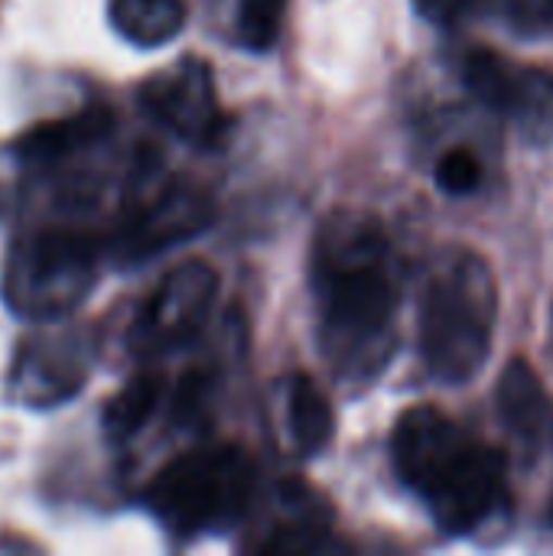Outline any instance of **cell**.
<instances>
[{"label": "cell", "mask_w": 553, "mask_h": 556, "mask_svg": "<svg viewBox=\"0 0 553 556\" xmlns=\"http://www.w3.org/2000/svg\"><path fill=\"white\" fill-rule=\"evenodd\" d=\"M319 345L345 381L378 378L398 352V280L385 228L372 215L336 212L313 241Z\"/></svg>", "instance_id": "cell-1"}, {"label": "cell", "mask_w": 553, "mask_h": 556, "mask_svg": "<svg viewBox=\"0 0 553 556\" xmlns=\"http://www.w3.org/2000/svg\"><path fill=\"white\" fill-rule=\"evenodd\" d=\"M401 482L443 534H469L505 508V459L437 407H411L391 433Z\"/></svg>", "instance_id": "cell-2"}, {"label": "cell", "mask_w": 553, "mask_h": 556, "mask_svg": "<svg viewBox=\"0 0 553 556\" xmlns=\"http://www.w3.org/2000/svg\"><path fill=\"white\" fill-rule=\"evenodd\" d=\"M499 319V283L486 257L447 251L424 287L420 355L440 384H466L489 362Z\"/></svg>", "instance_id": "cell-3"}, {"label": "cell", "mask_w": 553, "mask_h": 556, "mask_svg": "<svg viewBox=\"0 0 553 556\" xmlns=\"http://www.w3.org/2000/svg\"><path fill=\"white\" fill-rule=\"evenodd\" d=\"M254 485V459L235 443H215L166 463L147 489V505L169 534L196 538L235 525L248 511Z\"/></svg>", "instance_id": "cell-4"}, {"label": "cell", "mask_w": 553, "mask_h": 556, "mask_svg": "<svg viewBox=\"0 0 553 556\" xmlns=\"http://www.w3.org/2000/svg\"><path fill=\"white\" fill-rule=\"evenodd\" d=\"M98 280V244L75 228H39L16 238L3 261V303L36 323L68 316Z\"/></svg>", "instance_id": "cell-5"}, {"label": "cell", "mask_w": 553, "mask_h": 556, "mask_svg": "<svg viewBox=\"0 0 553 556\" xmlns=\"http://www.w3.org/2000/svg\"><path fill=\"white\" fill-rule=\"evenodd\" d=\"M212 218L215 205L205 189L183 179L147 186L130 199L114 238V251L124 264H137L179 241L202 235Z\"/></svg>", "instance_id": "cell-6"}, {"label": "cell", "mask_w": 553, "mask_h": 556, "mask_svg": "<svg viewBox=\"0 0 553 556\" xmlns=\"http://www.w3.org/2000/svg\"><path fill=\"white\" fill-rule=\"evenodd\" d=\"M218 296V274L205 261H186L173 267L153 296L137 313L127 345L134 355H160L179 349L205 326L212 303Z\"/></svg>", "instance_id": "cell-7"}, {"label": "cell", "mask_w": 553, "mask_h": 556, "mask_svg": "<svg viewBox=\"0 0 553 556\" xmlns=\"http://www.w3.org/2000/svg\"><path fill=\"white\" fill-rule=\"evenodd\" d=\"M140 104L156 124L196 147L222 143L231 124L225 108L218 104L215 75L199 55H186L147 78L140 88Z\"/></svg>", "instance_id": "cell-8"}, {"label": "cell", "mask_w": 553, "mask_h": 556, "mask_svg": "<svg viewBox=\"0 0 553 556\" xmlns=\"http://www.w3.org/2000/svg\"><path fill=\"white\" fill-rule=\"evenodd\" d=\"M463 85L489 111L515 121L531 137L553 127V72L541 65H521L495 49H469L460 65Z\"/></svg>", "instance_id": "cell-9"}, {"label": "cell", "mask_w": 553, "mask_h": 556, "mask_svg": "<svg viewBox=\"0 0 553 556\" xmlns=\"http://www.w3.org/2000/svg\"><path fill=\"white\" fill-rule=\"evenodd\" d=\"M85 381V358L72 339H39L20 349L13 365V394L26 404H59Z\"/></svg>", "instance_id": "cell-10"}, {"label": "cell", "mask_w": 553, "mask_h": 556, "mask_svg": "<svg viewBox=\"0 0 553 556\" xmlns=\"http://www.w3.org/2000/svg\"><path fill=\"white\" fill-rule=\"evenodd\" d=\"M495 410L502 417V427L521 450L538 453L548 443L553 417L551 397L531 362L512 358L505 365L495 388Z\"/></svg>", "instance_id": "cell-11"}, {"label": "cell", "mask_w": 553, "mask_h": 556, "mask_svg": "<svg viewBox=\"0 0 553 556\" xmlns=\"http://www.w3.org/2000/svg\"><path fill=\"white\" fill-rule=\"evenodd\" d=\"M114 130V111L108 104H88L68 117L46 121L16 137L13 153L26 163H59L81 150H91Z\"/></svg>", "instance_id": "cell-12"}, {"label": "cell", "mask_w": 553, "mask_h": 556, "mask_svg": "<svg viewBox=\"0 0 553 556\" xmlns=\"http://www.w3.org/2000/svg\"><path fill=\"white\" fill-rule=\"evenodd\" d=\"M287 433L300 456H319L332 433H336V414L329 397L319 391V384L310 375H293L287 388Z\"/></svg>", "instance_id": "cell-13"}, {"label": "cell", "mask_w": 553, "mask_h": 556, "mask_svg": "<svg viewBox=\"0 0 553 556\" xmlns=\"http://www.w3.org/2000/svg\"><path fill=\"white\" fill-rule=\"evenodd\" d=\"M114 29L143 49L169 42L186 26V0H111L108 3Z\"/></svg>", "instance_id": "cell-14"}, {"label": "cell", "mask_w": 553, "mask_h": 556, "mask_svg": "<svg viewBox=\"0 0 553 556\" xmlns=\"http://www.w3.org/2000/svg\"><path fill=\"white\" fill-rule=\"evenodd\" d=\"M163 397V384L153 375H140L130 384H124L104 407V433L111 440H130L143 430V424L153 417V410L160 407Z\"/></svg>", "instance_id": "cell-15"}, {"label": "cell", "mask_w": 553, "mask_h": 556, "mask_svg": "<svg viewBox=\"0 0 553 556\" xmlns=\"http://www.w3.org/2000/svg\"><path fill=\"white\" fill-rule=\"evenodd\" d=\"M287 0H238L235 13V36L244 49L264 52L277 42L284 26Z\"/></svg>", "instance_id": "cell-16"}, {"label": "cell", "mask_w": 553, "mask_h": 556, "mask_svg": "<svg viewBox=\"0 0 553 556\" xmlns=\"http://www.w3.org/2000/svg\"><path fill=\"white\" fill-rule=\"evenodd\" d=\"M433 179H437L440 192H447V195H469L482 186V163L473 150L453 147L437 160Z\"/></svg>", "instance_id": "cell-17"}, {"label": "cell", "mask_w": 553, "mask_h": 556, "mask_svg": "<svg viewBox=\"0 0 553 556\" xmlns=\"http://www.w3.org/2000/svg\"><path fill=\"white\" fill-rule=\"evenodd\" d=\"M502 16L528 36H538L553 26V0H499Z\"/></svg>", "instance_id": "cell-18"}, {"label": "cell", "mask_w": 553, "mask_h": 556, "mask_svg": "<svg viewBox=\"0 0 553 556\" xmlns=\"http://www.w3.org/2000/svg\"><path fill=\"white\" fill-rule=\"evenodd\" d=\"M479 3L482 0H414V10L433 26H456L469 13H476Z\"/></svg>", "instance_id": "cell-19"}]
</instances>
